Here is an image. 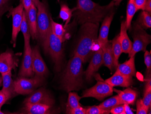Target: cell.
<instances>
[{
  "label": "cell",
  "instance_id": "obj_41",
  "mask_svg": "<svg viewBox=\"0 0 151 114\" xmlns=\"http://www.w3.org/2000/svg\"><path fill=\"white\" fill-rule=\"evenodd\" d=\"M146 77L145 92L149 91H151V72H147V75Z\"/></svg>",
  "mask_w": 151,
  "mask_h": 114
},
{
  "label": "cell",
  "instance_id": "obj_13",
  "mask_svg": "<svg viewBox=\"0 0 151 114\" xmlns=\"http://www.w3.org/2000/svg\"><path fill=\"white\" fill-rule=\"evenodd\" d=\"M103 64L102 49L100 47L93 53L88 68L84 72L87 81H91L92 77Z\"/></svg>",
  "mask_w": 151,
  "mask_h": 114
},
{
  "label": "cell",
  "instance_id": "obj_25",
  "mask_svg": "<svg viewBox=\"0 0 151 114\" xmlns=\"http://www.w3.org/2000/svg\"><path fill=\"white\" fill-rule=\"evenodd\" d=\"M122 104H124V103L119 96L117 95L106 99L105 102L99 105L98 106L103 109L111 111V109L113 107Z\"/></svg>",
  "mask_w": 151,
  "mask_h": 114
},
{
  "label": "cell",
  "instance_id": "obj_36",
  "mask_svg": "<svg viewBox=\"0 0 151 114\" xmlns=\"http://www.w3.org/2000/svg\"><path fill=\"white\" fill-rule=\"evenodd\" d=\"M9 0H0V17L8 10V3Z\"/></svg>",
  "mask_w": 151,
  "mask_h": 114
},
{
  "label": "cell",
  "instance_id": "obj_7",
  "mask_svg": "<svg viewBox=\"0 0 151 114\" xmlns=\"http://www.w3.org/2000/svg\"><path fill=\"white\" fill-rule=\"evenodd\" d=\"M45 77L35 75L31 78L19 77L14 81L15 91L19 95H29L44 85Z\"/></svg>",
  "mask_w": 151,
  "mask_h": 114
},
{
  "label": "cell",
  "instance_id": "obj_14",
  "mask_svg": "<svg viewBox=\"0 0 151 114\" xmlns=\"http://www.w3.org/2000/svg\"><path fill=\"white\" fill-rule=\"evenodd\" d=\"M18 60L11 51H6L0 55V73H6L15 69L17 66Z\"/></svg>",
  "mask_w": 151,
  "mask_h": 114
},
{
  "label": "cell",
  "instance_id": "obj_6",
  "mask_svg": "<svg viewBox=\"0 0 151 114\" xmlns=\"http://www.w3.org/2000/svg\"><path fill=\"white\" fill-rule=\"evenodd\" d=\"M63 42L55 35L51 30L47 40L46 53H49L54 64V67L58 72L62 68L63 61Z\"/></svg>",
  "mask_w": 151,
  "mask_h": 114
},
{
  "label": "cell",
  "instance_id": "obj_38",
  "mask_svg": "<svg viewBox=\"0 0 151 114\" xmlns=\"http://www.w3.org/2000/svg\"><path fill=\"white\" fill-rule=\"evenodd\" d=\"M86 109L79 106L76 108L66 112L67 114H86Z\"/></svg>",
  "mask_w": 151,
  "mask_h": 114
},
{
  "label": "cell",
  "instance_id": "obj_29",
  "mask_svg": "<svg viewBox=\"0 0 151 114\" xmlns=\"http://www.w3.org/2000/svg\"><path fill=\"white\" fill-rule=\"evenodd\" d=\"M81 97H79L75 92H69L68 103L66 107V112L80 106L79 102Z\"/></svg>",
  "mask_w": 151,
  "mask_h": 114
},
{
  "label": "cell",
  "instance_id": "obj_18",
  "mask_svg": "<svg viewBox=\"0 0 151 114\" xmlns=\"http://www.w3.org/2000/svg\"><path fill=\"white\" fill-rule=\"evenodd\" d=\"M105 81L112 87L119 86L128 87L133 84L132 77L115 73Z\"/></svg>",
  "mask_w": 151,
  "mask_h": 114
},
{
  "label": "cell",
  "instance_id": "obj_42",
  "mask_svg": "<svg viewBox=\"0 0 151 114\" xmlns=\"http://www.w3.org/2000/svg\"><path fill=\"white\" fill-rule=\"evenodd\" d=\"M135 5L137 11L139 10H142L143 11L145 7L146 0H134Z\"/></svg>",
  "mask_w": 151,
  "mask_h": 114
},
{
  "label": "cell",
  "instance_id": "obj_9",
  "mask_svg": "<svg viewBox=\"0 0 151 114\" xmlns=\"http://www.w3.org/2000/svg\"><path fill=\"white\" fill-rule=\"evenodd\" d=\"M24 11L23 6L22 3L17 7L14 8L12 7L9 10L8 15H11L12 17V31L11 43L13 45L14 47H16L17 37L20 31Z\"/></svg>",
  "mask_w": 151,
  "mask_h": 114
},
{
  "label": "cell",
  "instance_id": "obj_12",
  "mask_svg": "<svg viewBox=\"0 0 151 114\" xmlns=\"http://www.w3.org/2000/svg\"><path fill=\"white\" fill-rule=\"evenodd\" d=\"M32 68L35 75L45 77L49 70L40 52L39 46L32 48Z\"/></svg>",
  "mask_w": 151,
  "mask_h": 114
},
{
  "label": "cell",
  "instance_id": "obj_35",
  "mask_svg": "<svg viewBox=\"0 0 151 114\" xmlns=\"http://www.w3.org/2000/svg\"><path fill=\"white\" fill-rule=\"evenodd\" d=\"M145 62L147 66V72H151V54L150 52L146 51L145 52Z\"/></svg>",
  "mask_w": 151,
  "mask_h": 114
},
{
  "label": "cell",
  "instance_id": "obj_4",
  "mask_svg": "<svg viewBox=\"0 0 151 114\" xmlns=\"http://www.w3.org/2000/svg\"><path fill=\"white\" fill-rule=\"evenodd\" d=\"M34 4L37 9V40L43 47L45 52L47 40L51 30V16L47 5L40 0H34Z\"/></svg>",
  "mask_w": 151,
  "mask_h": 114
},
{
  "label": "cell",
  "instance_id": "obj_48",
  "mask_svg": "<svg viewBox=\"0 0 151 114\" xmlns=\"http://www.w3.org/2000/svg\"><path fill=\"white\" fill-rule=\"evenodd\" d=\"M0 19H1V18H0ZM0 20H1V19H0Z\"/></svg>",
  "mask_w": 151,
  "mask_h": 114
},
{
  "label": "cell",
  "instance_id": "obj_47",
  "mask_svg": "<svg viewBox=\"0 0 151 114\" xmlns=\"http://www.w3.org/2000/svg\"><path fill=\"white\" fill-rule=\"evenodd\" d=\"M34 0H33V1H34Z\"/></svg>",
  "mask_w": 151,
  "mask_h": 114
},
{
  "label": "cell",
  "instance_id": "obj_33",
  "mask_svg": "<svg viewBox=\"0 0 151 114\" xmlns=\"http://www.w3.org/2000/svg\"><path fill=\"white\" fill-rule=\"evenodd\" d=\"M142 100L143 105H145L148 111L151 108V91H149L145 92L144 97Z\"/></svg>",
  "mask_w": 151,
  "mask_h": 114
},
{
  "label": "cell",
  "instance_id": "obj_43",
  "mask_svg": "<svg viewBox=\"0 0 151 114\" xmlns=\"http://www.w3.org/2000/svg\"><path fill=\"white\" fill-rule=\"evenodd\" d=\"M143 11H146L151 13V0H146Z\"/></svg>",
  "mask_w": 151,
  "mask_h": 114
},
{
  "label": "cell",
  "instance_id": "obj_16",
  "mask_svg": "<svg viewBox=\"0 0 151 114\" xmlns=\"http://www.w3.org/2000/svg\"><path fill=\"white\" fill-rule=\"evenodd\" d=\"M3 88L1 91L5 94L8 100L17 96V94L15 90L14 81L12 78V71L1 74Z\"/></svg>",
  "mask_w": 151,
  "mask_h": 114
},
{
  "label": "cell",
  "instance_id": "obj_10",
  "mask_svg": "<svg viewBox=\"0 0 151 114\" xmlns=\"http://www.w3.org/2000/svg\"><path fill=\"white\" fill-rule=\"evenodd\" d=\"M35 76L32 68V48L30 41H24V51L22 67L19 73V77L31 78Z\"/></svg>",
  "mask_w": 151,
  "mask_h": 114
},
{
  "label": "cell",
  "instance_id": "obj_27",
  "mask_svg": "<svg viewBox=\"0 0 151 114\" xmlns=\"http://www.w3.org/2000/svg\"><path fill=\"white\" fill-rule=\"evenodd\" d=\"M112 47L114 55V64L115 68L119 65V59L122 52V47L119 41V34L115 36L112 41Z\"/></svg>",
  "mask_w": 151,
  "mask_h": 114
},
{
  "label": "cell",
  "instance_id": "obj_20",
  "mask_svg": "<svg viewBox=\"0 0 151 114\" xmlns=\"http://www.w3.org/2000/svg\"><path fill=\"white\" fill-rule=\"evenodd\" d=\"M102 49L103 63L111 72L115 68L114 55L112 47V41H109L102 48Z\"/></svg>",
  "mask_w": 151,
  "mask_h": 114
},
{
  "label": "cell",
  "instance_id": "obj_24",
  "mask_svg": "<svg viewBox=\"0 0 151 114\" xmlns=\"http://www.w3.org/2000/svg\"><path fill=\"white\" fill-rule=\"evenodd\" d=\"M73 9H70L66 3L61 2L60 3V10L59 17L65 22L64 28L68 26L73 16Z\"/></svg>",
  "mask_w": 151,
  "mask_h": 114
},
{
  "label": "cell",
  "instance_id": "obj_40",
  "mask_svg": "<svg viewBox=\"0 0 151 114\" xmlns=\"http://www.w3.org/2000/svg\"><path fill=\"white\" fill-rule=\"evenodd\" d=\"M8 100V98L5 94L2 91H0V114H4L1 111V108L2 105L6 103V102Z\"/></svg>",
  "mask_w": 151,
  "mask_h": 114
},
{
  "label": "cell",
  "instance_id": "obj_31",
  "mask_svg": "<svg viewBox=\"0 0 151 114\" xmlns=\"http://www.w3.org/2000/svg\"><path fill=\"white\" fill-rule=\"evenodd\" d=\"M20 30L23 34L24 40H29L30 41V30H29V26L27 23L26 19V15L24 11L23 15V19L22 21V25L20 26Z\"/></svg>",
  "mask_w": 151,
  "mask_h": 114
},
{
  "label": "cell",
  "instance_id": "obj_15",
  "mask_svg": "<svg viewBox=\"0 0 151 114\" xmlns=\"http://www.w3.org/2000/svg\"><path fill=\"white\" fill-rule=\"evenodd\" d=\"M114 15V12L112 10L103 20L98 37V42L101 48H102L109 41L108 37L109 28Z\"/></svg>",
  "mask_w": 151,
  "mask_h": 114
},
{
  "label": "cell",
  "instance_id": "obj_32",
  "mask_svg": "<svg viewBox=\"0 0 151 114\" xmlns=\"http://www.w3.org/2000/svg\"><path fill=\"white\" fill-rule=\"evenodd\" d=\"M109 110L101 108L99 106H92L86 108V114H109Z\"/></svg>",
  "mask_w": 151,
  "mask_h": 114
},
{
  "label": "cell",
  "instance_id": "obj_30",
  "mask_svg": "<svg viewBox=\"0 0 151 114\" xmlns=\"http://www.w3.org/2000/svg\"><path fill=\"white\" fill-rule=\"evenodd\" d=\"M136 22L145 30L151 28V13L146 11H142Z\"/></svg>",
  "mask_w": 151,
  "mask_h": 114
},
{
  "label": "cell",
  "instance_id": "obj_3",
  "mask_svg": "<svg viewBox=\"0 0 151 114\" xmlns=\"http://www.w3.org/2000/svg\"><path fill=\"white\" fill-rule=\"evenodd\" d=\"M82 60L73 55L66 66L61 80L62 88L67 92L78 91L83 86V67Z\"/></svg>",
  "mask_w": 151,
  "mask_h": 114
},
{
  "label": "cell",
  "instance_id": "obj_19",
  "mask_svg": "<svg viewBox=\"0 0 151 114\" xmlns=\"http://www.w3.org/2000/svg\"><path fill=\"white\" fill-rule=\"evenodd\" d=\"M25 13L27 23L29 26L31 37L33 40H35L37 36V7L34 4L28 12Z\"/></svg>",
  "mask_w": 151,
  "mask_h": 114
},
{
  "label": "cell",
  "instance_id": "obj_45",
  "mask_svg": "<svg viewBox=\"0 0 151 114\" xmlns=\"http://www.w3.org/2000/svg\"><path fill=\"white\" fill-rule=\"evenodd\" d=\"M122 1L123 0H112L111 2L114 3V6H118L120 4Z\"/></svg>",
  "mask_w": 151,
  "mask_h": 114
},
{
  "label": "cell",
  "instance_id": "obj_37",
  "mask_svg": "<svg viewBox=\"0 0 151 114\" xmlns=\"http://www.w3.org/2000/svg\"><path fill=\"white\" fill-rule=\"evenodd\" d=\"M110 113L112 114H124V104L113 107L111 109Z\"/></svg>",
  "mask_w": 151,
  "mask_h": 114
},
{
  "label": "cell",
  "instance_id": "obj_5",
  "mask_svg": "<svg viewBox=\"0 0 151 114\" xmlns=\"http://www.w3.org/2000/svg\"><path fill=\"white\" fill-rule=\"evenodd\" d=\"M132 37L134 40L132 49L129 53V57H134L137 53L140 51L145 52L147 46L151 43V35L148 34L144 29L136 22L131 25Z\"/></svg>",
  "mask_w": 151,
  "mask_h": 114
},
{
  "label": "cell",
  "instance_id": "obj_11",
  "mask_svg": "<svg viewBox=\"0 0 151 114\" xmlns=\"http://www.w3.org/2000/svg\"><path fill=\"white\" fill-rule=\"evenodd\" d=\"M24 103L43 104L53 106L54 100L49 91L41 87L30 94V96L24 100Z\"/></svg>",
  "mask_w": 151,
  "mask_h": 114
},
{
  "label": "cell",
  "instance_id": "obj_39",
  "mask_svg": "<svg viewBox=\"0 0 151 114\" xmlns=\"http://www.w3.org/2000/svg\"><path fill=\"white\" fill-rule=\"evenodd\" d=\"M20 1L23 6L24 11L26 13L28 12L31 6L34 4L33 0H20Z\"/></svg>",
  "mask_w": 151,
  "mask_h": 114
},
{
  "label": "cell",
  "instance_id": "obj_8",
  "mask_svg": "<svg viewBox=\"0 0 151 114\" xmlns=\"http://www.w3.org/2000/svg\"><path fill=\"white\" fill-rule=\"evenodd\" d=\"M97 79L96 84L89 89L85 90L82 93L81 98L93 97L101 101L112 95L113 87L110 86L99 76H96Z\"/></svg>",
  "mask_w": 151,
  "mask_h": 114
},
{
  "label": "cell",
  "instance_id": "obj_2",
  "mask_svg": "<svg viewBox=\"0 0 151 114\" xmlns=\"http://www.w3.org/2000/svg\"><path fill=\"white\" fill-rule=\"evenodd\" d=\"M99 24L86 23L82 25L80 35L73 55L81 58L83 63L86 62L92 56L94 48L99 46L98 31Z\"/></svg>",
  "mask_w": 151,
  "mask_h": 114
},
{
  "label": "cell",
  "instance_id": "obj_22",
  "mask_svg": "<svg viewBox=\"0 0 151 114\" xmlns=\"http://www.w3.org/2000/svg\"><path fill=\"white\" fill-rule=\"evenodd\" d=\"M129 59L121 64H119L117 66L115 73L128 76H133L135 75L136 69L135 66V57H130Z\"/></svg>",
  "mask_w": 151,
  "mask_h": 114
},
{
  "label": "cell",
  "instance_id": "obj_21",
  "mask_svg": "<svg viewBox=\"0 0 151 114\" xmlns=\"http://www.w3.org/2000/svg\"><path fill=\"white\" fill-rule=\"evenodd\" d=\"M127 30L125 21H122L119 34V41L122 47V52L129 54L132 49L133 43L129 38Z\"/></svg>",
  "mask_w": 151,
  "mask_h": 114
},
{
  "label": "cell",
  "instance_id": "obj_26",
  "mask_svg": "<svg viewBox=\"0 0 151 114\" xmlns=\"http://www.w3.org/2000/svg\"><path fill=\"white\" fill-rule=\"evenodd\" d=\"M137 11L134 0H129L127 5V12H126V19L125 21L126 28L127 30L131 28V23L134 15Z\"/></svg>",
  "mask_w": 151,
  "mask_h": 114
},
{
  "label": "cell",
  "instance_id": "obj_17",
  "mask_svg": "<svg viewBox=\"0 0 151 114\" xmlns=\"http://www.w3.org/2000/svg\"><path fill=\"white\" fill-rule=\"evenodd\" d=\"M53 106L43 104H24L22 110V114H52Z\"/></svg>",
  "mask_w": 151,
  "mask_h": 114
},
{
  "label": "cell",
  "instance_id": "obj_23",
  "mask_svg": "<svg viewBox=\"0 0 151 114\" xmlns=\"http://www.w3.org/2000/svg\"><path fill=\"white\" fill-rule=\"evenodd\" d=\"M113 91L118 94L124 104L133 105L138 96L136 91L130 88H127L123 91L115 89H113Z\"/></svg>",
  "mask_w": 151,
  "mask_h": 114
},
{
  "label": "cell",
  "instance_id": "obj_28",
  "mask_svg": "<svg viewBox=\"0 0 151 114\" xmlns=\"http://www.w3.org/2000/svg\"><path fill=\"white\" fill-rule=\"evenodd\" d=\"M51 24L52 32L55 35L58 37L60 40L64 42L66 40V29L62 24L56 23L51 17Z\"/></svg>",
  "mask_w": 151,
  "mask_h": 114
},
{
  "label": "cell",
  "instance_id": "obj_1",
  "mask_svg": "<svg viewBox=\"0 0 151 114\" xmlns=\"http://www.w3.org/2000/svg\"><path fill=\"white\" fill-rule=\"evenodd\" d=\"M111 1L106 6H101L92 0H78L77 6L73 9V16L78 23L99 24L114 7Z\"/></svg>",
  "mask_w": 151,
  "mask_h": 114
},
{
  "label": "cell",
  "instance_id": "obj_46",
  "mask_svg": "<svg viewBox=\"0 0 151 114\" xmlns=\"http://www.w3.org/2000/svg\"><path fill=\"white\" fill-rule=\"evenodd\" d=\"M2 76H0V86L2 85Z\"/></svg>",
  "mask_w": 151,
  "mask_h": 114
},
{
  "label": "cell",
  "instance_id": "obj_34",
  "mask_svg": "<svg viewBox=\"0 0 151 114\" xmlns=\"http://www.w3.org/2000/svg\"><path fill=\"white\" fill-rule=\"evenodd\" d=\"M136 107L137 114H147L148 113V111L143 105L141 99H139L137 102Z\"/></svg>",
  "mask_w": 151,
  "mask_h": 114
},
{
  "label": "cell",
  "instance_id": "obj_44",
  "mask_svg": "<svg viewBox=\"0 0 151 114\" xmlns=\"http://www.w3.org/2000/svg\"><path fill=\"white\" fill-rule=\"evenodd\" d=\"M129 105L124 104V114H134Z\"/></svg>",
  "mask_w": 151,
  "mask_h": 114
}]
</instances>
